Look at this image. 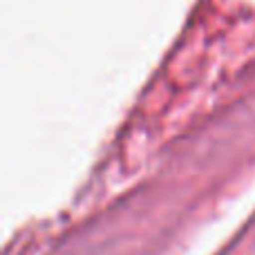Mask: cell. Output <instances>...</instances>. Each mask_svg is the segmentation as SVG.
I'll return each instance as SVG.
<instances>
[]
</instances>
